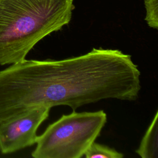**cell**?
<instances>
[{
    "instance_id": "5",
    "label": "cell",
    "mask_w": 158,
    "mask_h": 158,
    "mask_svg": "<svg viewBox=\"0 0 158 158\" xmlns=\"http://www.w3.org/2000/svg\"><path fill=\"white\" fill-rule=\"evenodd\" d=\"M157 111L143 137L136 152L143 158H157Z\"/></svg>"
},
{
    "instance_id": "2",
    "label": "cell",
    "mask_w": 158,
    "mask_h": 158,
    "mask_svg": "<svg viewBox=\"0 0 158 158\" xmlns=\"http://www.w3.org/2000/svg\"><path fill=\"white\" fill-rule=\"evenodd\" d=\"M74 0H0V65L25 59L43 38L71 20Z\"/></svg>"
},
{
    "instance_id": "6",
    "label": "cell",
    "mask_w": 158,
    "mask_h": 158,
    "mask_svg": "<svg viewBox=\"0 0 158 158\" xmlns=\"http://www.w3.org/2000/svg\"><path fill=\"white\" fill-rule=\"evenodd\" d=\"M86 158H122L123 154L107 146L93 143L84 154Z\"/></svg>"
},
{
    "instance_id": "7",
    "label": "cell",
    "mask_w": 158,
    "mask_h": 158,
    "mask_svg": "<svg viewBox=\"0 0 158 158\" xmlns=\"http://www.w3.org/2000/svg\"><path fill=\"white\" fill-rule=\"evenodd\" d=\"M146 9L145 21L148 26L158 29V0H144Z\"/></svg>"
},
{
    "instance_id": "1",
    "label": "cell",
    "mask_w": 158,
    "mask_h": 158,
    "mask_svg": "<svg viewBox=\"0 0 158 158\" xmlns=\"http://www.w3.org/2000/svg\"><path fill=\"white\" fill-rule=\"evenodd\" d=\"M140 71L130 54L93 48L60 60H27L0 71V123L36 107L75 110L107 99L135 101Z\"/></svg>"
},
{
    "instance_id": "3",
    "label": "cell",
    "mask_w": 158,
    "mask_h": 158,
    "mask_svg": "<svg viewBox=\"0 0 158 158\" xmlns=\"http://www.w3.org/2000/svg\"><path fill=\"white\" fill-rule=\"evenodd\" d=\"M107 122L102 110L62 115L37 136L34 158H80L99 136Z\"/></svg>"
},
{
    "instance_id": "4",
    "label": "cell",
    "mask_w": 158,
    "mask_h": 158,
    "mask_svg": "<svg viewBox=\"0 0 158 158\" xmlns=\"http://www.w3.org/2000/svg\"><path fill=\"white\" fill-rule=\"evenodd\" d=\"M51 108L39 106L0 123V152L9 154L36 143V131Z\"/></svg>"
}]
</instances>
